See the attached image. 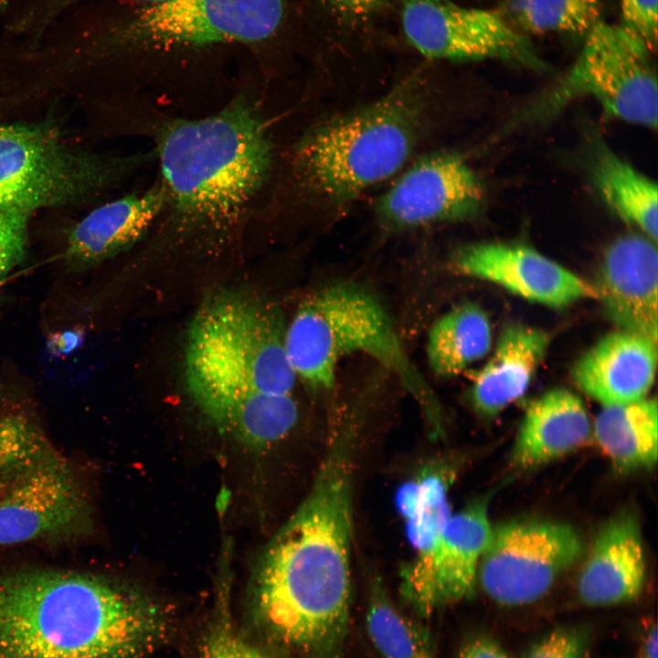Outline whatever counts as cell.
<instances>
[{"mask_svg":"<svg viewBox=\"0 0 658 658\" xmlns=\"http://www.w3.org/2000/svg\"><path fill=\"white\" fill-rule=\"evenodd\" d=\"M359 424L351 416L334 432L307 495L264 548L251 582L266 631L314 655L334 652L348 622Z\"/></svg>","mask_w":658,"mask_h":658,"instance_id":"cell-2","label":"cell"},{"mask_svg":"<svg viewBox=\"0 0 658 658\" xmlns=\"http://www.w3.org/2000/svg\"><path fill=\"white\" fill-rule=\"evenodd\" d=\"M451 265L459 274L488 281L548 307L563 308L598 297L594 285L523 244H467L454 252Z\"/></svg>","mask_w":658,"mask_h":658,"instance_id":"cell-15","label":"cell"},{"mask_svg":"<svg viewBox=\"0 0 658 658\" xmlns=\"http://www.w3.org/2000/svg\"><path fill=\"white\" fill-rule=\"evenodd\" d=\"M290 363L312 389L334 387L340 360L364 354L388 369L417 402L433 438L444 432L440 404L409 358L391 316L366 288L337 283L304 300L287 324Z\"/></svg>","mask_w":658,"mask_h":658,"instance_id":"cell-5","label":"cell"},{"mask_svg":"<svg viewBox=\"0 0 658 658\" xmlns=\"http://www.w3.org/2000/svg\"><path fill=\"white\" fill-rule=\"evenodd\" d=\"M592 431L598 444L621 472L651 469L657 462L655 398L603 406Z\"/></svg>","mask_w":658,"mask_h":658,"instance_id":"cell-22","label":"cell"},{"mask_svg":"<svg viewBox=\"0 0 658 658\" xmlns=\"http://www.w3.org/2000/svg\"><path fill=\"white\" fill-rule=\"evenodd\" d=\"M658 653V636L657 628L653 624L650 626L644 633L641 650L638 658H657Z\"/></svg>","mask_w":658,"mask_h":658,"instance_id":"cell-36","label":"cell"},{"mask_svg":"<svg viewBox=\"0 0 658 658\" xmlns=\"http://www.w3.org/2000/svg\"><path fill=\"white\" fill-rule=\"evenodd\" d=\"M30 214L0 209V282L22 260Z\"/></svg>","mask_w":658,"mask_h":658,"instance_id":"cell-31","label":"cell"},{"mask_svg":"<svg viewBox=\"0 0 658 658\" xmlns=\"http://www.w3.org/2000/svg\"><path fill=\"white\" fill-rule=\"evenodd\" d=\"M401 18L409 42L427 58L542 67L530 39L498 11L451 0H404Z\"/></svg>","mask_w":658,"mask_h":658,"instance_id":"cell-12","label":"cell"},{"mask_svg":"<svg viewBox=\"0 0 658 658\" xmlns=\"http://www.w3.org/2000/svg\"><path fill=\"white\" fill-rule=\"evenodd\" d=\"M93 0H7L0 10L1 34L14 39L31 41L65 11ZM146 5L165 0H135Z\"/></svg>","mask_w":658,"mask_h":658,"instance_id":"cell-29","label":"cell"},{"mask_svg":"<svg viewBox=\"0 0 658 658\" xmlns=\"http://www.w3.org/2000/svg\"><path fill=\"white\" fill-rule=\"evenodd\" d=\"M366 628L383 658H435L429 636L394 607L379 583L373 584Z\"/></svg>","mask_w":658,"mask_h":658,"instance_id":"cell-27","label":"cell"},{"mask_svg":"<svg viewBox=\"0 0 658 658\" xmlns=\"http://www.w3.org/2000/svg\"><path fill=\"white\" fill-rule=\"evenodd\" d=\"M459 658H509L504 648L489 636H478L466 643Z\"/></svg>","mask_w":658,"mask_h":658,"instance_id":"cell-34","label":"cell"},{"mask_svg":"<svg viewBox=\"0 0 658 658\" xmlns=\"http://www.w3.org/2000/svg\"><path fill=\"white\" fill-rule=\"evenodd\" d=\"M549 344L550 336L544 330L522 324L506 326L490 359L473 379L471 400L475 409L494 416L520 398Z\"/></svg>","mask_w":658,"mask_h":658,"instance_id":"cell-21","label":"cell"},{"mask_svg":"<svg viewBox=\"0 0 658 658\" xmlns=\"http://www.w3.org/2000/svg\"><path fill=\"white\" fill-rule=\"evenodd\" d=\"M227 592L218 604L206 634L200 658H272L249 642L236 629L229 612Z\"/></svg>","mask_w":658,"mask_h":658,"instance_id":"cell-30","label":"cell"},{"mask_svg":"<svg viewBox=\"0 0 658 658\" xmlns=\"http://www.w3.org/2000/svg\"><path fill=\"white\" fill-rule=\"evenodd\" d=\"M408 83L370 106L308 133L292 166L304 187L335 202L351 200L398 172L419 135L421 103Z\"/></svg>","mask_w":658,"mask_h":658,"instance_id":"cell-7","label":"cell"},{"mask_svg":"<svg viewBox=\"0 0 658 658\" xmlns=\"http://www.w3.org/2000/svg\"><path fill=\"white\" fill-rule=\"evenodd\" d=\"M455 476L452 462L437 458L425 462L398 489L396 503L417 557L434 544L451 515L449 491Z\"/></svg>","mask_w":658,"mask_h":658,"instance_id":"cell-23","label":"cell"},{"mask_svg":"<svg viewBox=\"0 0 658 658\" xmlns=\"http://www.w3.org/2000/svg\"><path fill=\"white\" fill-rule=\"evenodd\" d=\"M152 598L89 572L0 573V658H141L167 638Z\"/></svg>","mask_w":658,"mask_h":658,"instance_id":"cell-3","label":"cell"},{"mask_svg":"<svg viewBox=\"0 0 658 658\" xmlns=\"http://www.w3.org/2000/svg\"><path fill=\"white\" fill-rule=\"evenodd\" d=\"M506 14L525 35H586L600 21L601 0H508Z\"/></svg>","mask_w":658,"mask_h":658,"instance_id":"cell-26","label":"cell"},{"mask_svg":"<svg viewBox=\"0 0 658 658\" xmlns=\"http://www.w3.org/2000/svg\"><path fill=\"white\" fill-rule=\"evenodd\" d=\"M153 150L103 157L68 145L51 130L0 124V209H36L89 197L154 161Z\"/></svg>","mask_w":658,"mask_h":658,"instance_id":"cell-8","label":"cell"},{"mask_svg":"<svg viewBox=\"0 0 658 658\" xmlns=\"http://www.w3.org/2000/svg\"><path fill=\"white\" fill-rule=\"evenodd\" d=\"M92 529V511L80 477L58 453L0 486V548L75 541Z\"/></svg>","mask_w":658,"mask_h":658,"instance_id":"cell-11","label":"cell"},{"mask_svg":"<svg viewBox=\"0 0 658 658\" xmlns=\"http://www.w3.org/2000/svg\"><path fill=\"white\" fill-rule=\"evenodd\" d=\"M621 24L638 35L654 53L657 48L658 0H620Z\"/></svg>","mask_w":658,"mask_h":658,"instance_id":"cell-33","label":"cell"},{"mask_svg":"<svg viewBox=\"0 0 658 658\" xmlns=\"http://www.w3.org/2000/svg\"><path fill=\"white\" fill-rule=\"evenodd\" d=\"M646 43L621 24L598 22L586 35L569 71L544 101L556 111L580 96L596 100L610 116L656 129L657 77Z\"/></svg>","mask_w":658,"mask_h":658,"instance_id":"cell-9","label":"cell"},{"mask_svg":"<svg viewBox=\"0 0 658 658\" xmlns=\"http://www.w3.org/2000/svg\"><path fill=\"white\" fill-rule=\"evenodd\" d=\"M591 425L581 398L566 388H553L526 409L511 453L512 464L536 468L585 443Z\"/></svg>","mask_w":658,"mask_h":658,"instance_id":"cell-20","label":"cell"},{"mask_svg":"<svg viewBox=\"0 0 658 658\" xmlns=\"http://www.w3.org/2000/svg\"><path fill=\"white\" fill-rule=\"evenodd\" d=\"M524 658H590L589 635L584 629L557 628L535 642Z\"/></svg>","mask_w":658,"mask_h":658,"instance_id":"cell-32","label":"cell"},{"mask_svg":"<svg viewBox=\"0 0 658 658\" xmlns=\"http://www.w3.org/2000/svg\"><path fill=\"white\" fill-rule=\"evenodd\" d=\"M157 179L144 190L106 202L87 214L69 231L67 262L85 269L132 248L149 234L164 205Z\"/></svg>","mask_w":658,"mask_h":658,"instance_id":"cell-17","label":"cell"},{"mask_svg":"<svg viewBox=\"0 0 658 658\" xmlns=\"http://www.w3.org/2000/svg\"><path fill=\"white\" fill-rule=\"evenodd\" d=\"M582 543L568 524L518 518L493 527L478 581L494 601L522 606L544 597L580 557Z\"/></svg>","mask_w":658,"mask_h":658,"instance_id":"cell-10","label":"cell"},{"mask_svg":"<svg viewBox=\"0 0 658 658\" xmlns=\"http://www.w3.org/2000/svg\"><path fill=\"white\" fill-rule=\"evenodd\" d=\"M488 498L450 515L432 547L401 571V593L419 614L471 598L492 536Z\"/></svg>","mask_w":658,"mask_h":658,"instance_id":"cell-13","label":"cell"},{"mask_svg":"<svg viewBox=\"0 0 658 658\" xmlns=\"http://www.w3.org/2000/svg\"><path fill=\"white\" fill-rule=\"evenodd\" d=\"M608 317L620 328L657 342L658 253L640 233L616 239L606 249L594 285Z\"/></svg>","mask_w":658,"mask_h":658,"instance_id":"cell-16","label":"cell"},{"mask_svg":"<svg viewBox=\"0 0 658 658\" xmlns=\"http://www.w3.org/2000/svg\"><path fill=\"white\" fill-rule=\"evenodd\" d=\"M58 451L38 424L19 410L0 413V486Z\"/></svg>","mask_w":658,"mask_h":658,"instance_id":"cell-28","label":"cell"},{"mask_svg":"<svg viewBox=\"0 0 658 658\" xmlns=\"http://www.w3.org/2000/svg\"><path fill=\"white\" fill-rule=\"evenodd\" d=\"M645 557L636 517L622 512L600 528L577 581L578 599L591 607L634 600L645 580Z\"/></svg>","mask_w":658,"mask_h":658,"instance_id":"cell-18","label":"cell"},{"mask_svg":"<svg viewBox=\"0 0 658 658\" xmlns=\"http://www.w3.org/2000/svg\"><path fill=\"white\" fill-rule=\"evenodd\" d=\"M336 11L354 17H366L384 6L388 0H325Z\"/></svg>","mask_w":658,"mask_h":658,"instance_id":"cell-35","label":"cell"},{"mask_svg":"<svg viewBox=\"0 0 658 658\" xmlns=\"http://www.w3.org/2000/svg\"><path fill=\"white\" fill-rule=\"evenodd\" d=\"M493 331L487 314L472 302H463L440 316L431 326L427 359L440 377H451L485 357L491 350Z\"/></svg>","mask_w":658,"mask_h":658,"instance_id":"cell-25","label":"cell"},{"mask_svg":"<svg viewBox=\"0 0 658 658\" xmlns=\"http://www.w3.org/2000/svg\"><path fill=\"white\" fill-rule=\"evenodd\" d=\"M482 184L459 156L437 154L413 164L379 199L377 213L392 228H412L473 216Z\"/></svg>","mask_w":658,"mask_h":658,"instance_id":"cell-14","label":"cell"},{"mask_svg":"<svg viewBox=\"0 0 658 658\" xmlns=\"http://www.w3.org/2000/svg\"><path fill=\"white\" fill-rule=\"evenodd\" d=\"M285 10L286 0H165L98 16L83 3L57 17L43 41L73 69L222 43H263L277 33Z\"/></svg>","mask_w":658,"mask_h":658,"instance_id":"cell-4","label":"cell"},{"mask_svg":"<svg viewBox=\"0 0 658 658\" xmlns=\"http://www.w3.org/2000/svg\"><path fill=\"white\" fill-rule=\"evenodd\" d=\"M286 331L283 314L272 302L241 291L213 294L188 329L184 362L188 395H292L297 377Z\"/></svg>","mask_w":658,"mask_h":658,"instance_id":"cell-6","label":"cell"},{"mask_svg":"<svg viewBox=\"0 0 658 658\" xmlns=\"http://www.w3.org/2000/svg\"><path fill=\"white\" fill-rule=\"evenodd\" d=\"M657 342L619 330L602 337L574 365L576 385L603 406L644 398L656 372Z\"/></svg>","mask_w":658,"mask_h":658,"instance_id":"cell-19","label":"cell"},{"mask_svg":"<svg viewBox=\"0 0 658 658\" xmlns=\"http://www.w3.org/2000/svg\"><path fill=\"white\" fill-rule=\"evenodd\" d=\"M7 0H0V10L3 8Z\"/></svg>","mask_w":658,"mask_h":658,"instance_id":"cell-37","label":"cell"},{"mask_svg":"<svg viewBox=\"0 0 658 658\" xmlns=\"http://www.w3.org/2000/svg\"><path fill=\"white\" fill-rule=\"evenodd\" d=\"M593 185L606 205L624 222L657 242V186L605 144L594 145Z\"/></svg>","mask_w":658,"mask_h":658,"instance_id":"cell-24","label":"cell"},{"mask_svg":"<svg viewBox=\"0 0 658 658\" xmlns=\"http://www.w3.org/2000/svg\"><path fill=\"white\" fill-rule=\"evenodd\" d=\"M153 142L164 208L152 229L162 249L225 248L260 210L274 166L270 125L256 93L243 90L198 117L139 110Z\"/></svg>","mask_w":658,"mask_h":658,"instance_id":"cell-1","label":"cell"}]
</instances>
